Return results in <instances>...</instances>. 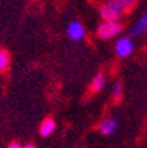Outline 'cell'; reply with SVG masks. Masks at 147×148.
Segmentation results:
<instances>
[{"mask_svg":"<svg viewBox=\"0 0 147 148\" xmlns=\"http://www.w3.org/2000/svg\"><path fill=\"white\" fill-rule=\"evenodd\" d=\"M125 12V8L118 0H108L104 5H101L99 13L103 21H119Z\"/></svg>","mask_w":147,"mask_h":148,"instance_id":"obj_1","label":"cell"},{"mask_svg":"<svg viewBox=\"0 0 147 148\" xmlns=\"http://www.w3.org/2000/svg\"><path fill=\"white\" fill-rule=\"evenodd\" d=\"M121 31H122V25L119 21H103L97 27L96 34L100 40H110L119 35Z\"/></svg>","mask_w":147,"mask_h":148,"instance_id":"obj_2","label":"cell"},{"mask_svg":"<svg viewBox=\"0 0 147 148\" xmlns=\"http://www.w3.org/2000/svg\"><path fill=\"white\" fill-rule=\"evenodd\" d=\"M134 49L135 46H134V41L131 40V37H122L115 43V53L121 59L130 57L134 53Z\"/></svg>","mask_w":147,"mask_h":148,"instance_id":"obj_3","label":"cell"},{"mask_svg":"<svg viewBox=\"0 0 147 148\" xmlns=\"http://www.w3.org/2000/svg\"><path fill=\"white\" fill-rule=\"evenodd\" d=\"M66 34L72 41H81L86 37L87 31H86V27H84L79 21H72L66 28Z\"/></svg>","mask_w":147,"mask_h":148,"instance_id":"obj_4","label":"cell"},{"mask_svg":"<svg viewBox=\"0 0 147 148\" xmlns=\"http://www.w3.org/2000/svg\"><path fill=\"white\" fill-rule=\"evenodd\" d=\"M118 129V120L113 119V117H109V119H104L100 125H99V132L101 135H112L115 134V131Z\"/></svg>","mask_w":147,"mask_h":148,"instance_id":"obj_5","label":"cell"},{"mask_svg":"<svg viewBox=\"0 0 147 148\" xmlns=\"http://www.w3.org/2000/svg\"><path fill=\"white\" fill-rule=\"evenodd\" d=\"M55 131H56V122H55V119H52V117L44 119L43 122H41L40 129H38L40 135L43 136V138H47V136L53 135Z\"/></svg>","mask_w":147,"mask_h":148,"instance_id":"obj_6","label":"cell"},{"mask_svg":"<svg viewBox=\"0 0 147 148\" xmlns=\"http://www.w3.org/2000/svg\"><path fill=\"white\" fill-rule=\"evenodd\" d=\"M144 32H147V12H144V13L138 18V21L135 22V25H134L133 29H131V35H133V37H140V35H143Z\"/></svg>","mask_w":147,"mask_h":148,"instance_id":"obj_7","label":"cell"},{"mask_svg":"<svg viewBox=\"0 0 147 148\" xmlns=\"http://www.w3.org/2000/svg\"><path fill=\"white\" fill-rule=\"evenodd\" d=\"M106 87V78H104L103 73H99L93 78L91 84H90V91L93 94H97L100 91H103V88Z\"/></svg>","mask_w":147,"mask_h":148,"instance_id":"obj_8","label":"cell"},{"mask_svg":"<svg viewBox=\"0 0 147 148\" xmlns=\"http://www.w3.org/2000/svg\"><path fill=\"white\" fill-rule=\"evenodd\" d=\"M10 66V54L8 50L0 49V72H6Z\"/></svg>","mask_w":147,"mask_h":148,"instance_id":"obj_9","label":"cell"},{"mask_svg":"<svg viewBox=\"0 0 147 148\" xmlns=\"http://www.w3.org/2000/svg\"><path fill=\"white\" fill-rule=\"evenodd\" d=\"M112 95L116 100L121 98V95H122V84L121 82H115L113 84V87H112Z\"/></svg>","mask_w":147,"mask_h":148,"instance_id":"obj_10","label":"cell"},{"mask_svg":"<svg viewBox=\"0 0 147 148\" xmlns=\"http://www.w3.org/2000/svg\"><path fill=\"white\" fill-rule=\"evenodd\" d=\"M118 2L125 8V10H127V9H130V8H133V6L135 5L137 0H118Z\"/></svg>","mask_w":147,"mask_h":148,"instance_id":"obj_11","label":"cell"},{"mask_svg":"<svg viewBox=\"0 0 147 148\" xmlns=\"http://www.w3.org/2000/svg\"><path fill=\"white\" fill-rule=\"evenodd\" d=\"M8 148H24V147H22V145H19L18 142H12V144H10Z\"/></svg>","mask_w":147,"mask_h":148,"instance_id":"obj_12","label":"cell"},{"mask_svg":"<svg viewBox=\"0 0 147 148\" xmlns=\"http://www.w3.org/2000/svg\"><path fill=\"white\" fill-rule=\"evenodd\" d=\"M24 148H37V147H34V145H32V144H28V145H25V147H24Z\"/></svg>","mask_w":147,"mask_h":148,"instance_id":"obj_13","label":"cell"}]
</instances>
